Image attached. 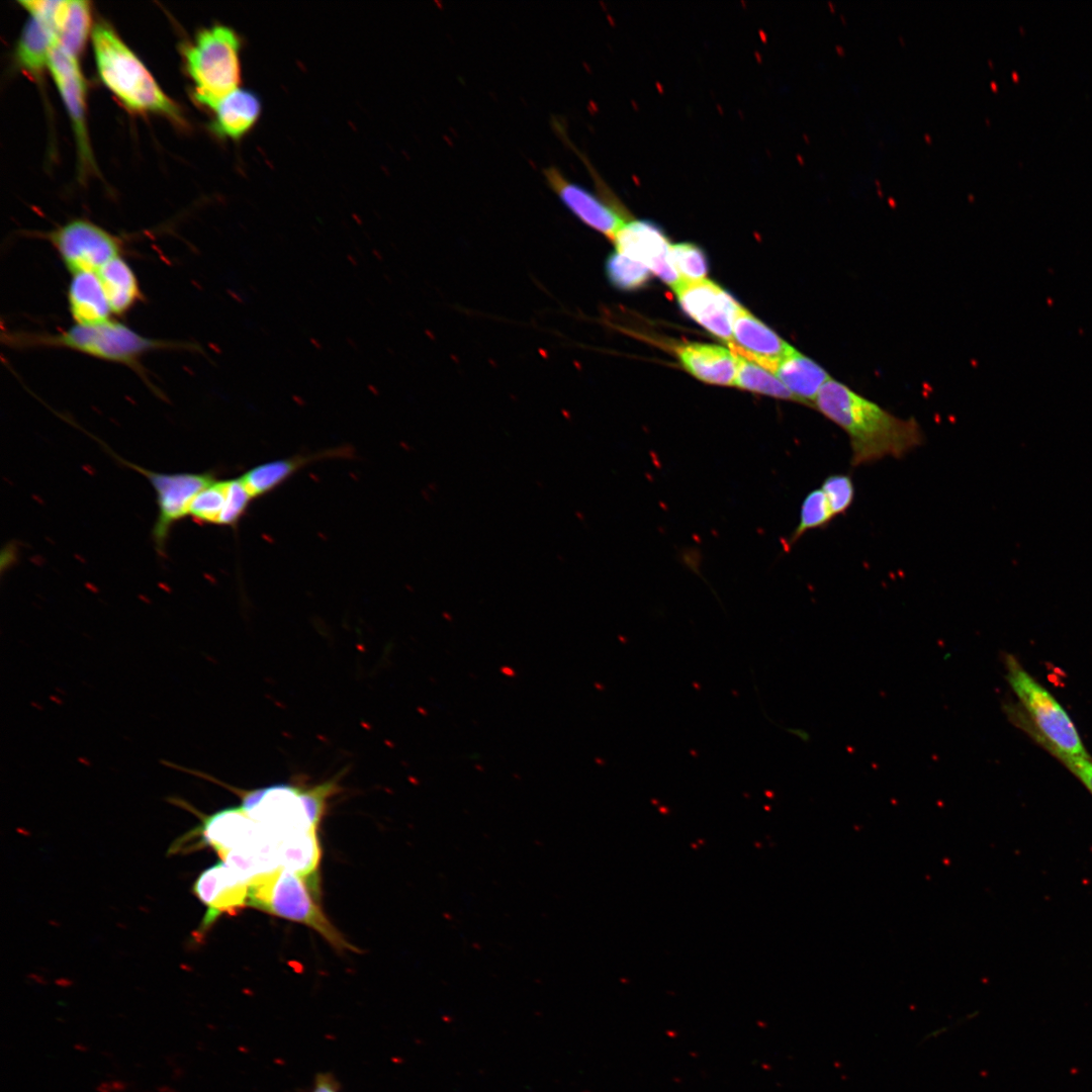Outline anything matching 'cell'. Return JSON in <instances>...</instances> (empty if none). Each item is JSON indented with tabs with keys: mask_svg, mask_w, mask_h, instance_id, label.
<instances>
[{
	"mask_svg": "<svg viewBox=\"0 0 1092 1092\" xmlns=\"http://www.w3.org/2000/svg\"><path fill=\"white\" fill-rule=\"evenodd\" d=\"M814 406L847 434L852 466L901 458L924 439L915 419L896 417L834 378L821 387Z\"/></svg>",
	"mask_w": 1092,
	"mask_h": 1092,
	"instance_id": "6da1fadb",
	"label": "cell"
},
{
	"mask_svg": "<svg viewBox=\"0 0 1092 1092\" xmlns=\"http://www.w3.org/2000/svg\"><path fill=\"white\" fill-rule=\"evenodd\" d=\"M92 48L100 80L128 109L184 123L177 104L162 90L140 58L104 21L94 24Z\"/></svg>",
	"mask_w": 1092,
	"mask_h": 1092,
	"instance_id": "7a4b0ae2",
	"label": "cell"
},
{
	"mask_svg": "<svg viewBox=\"0 0 1092 1092\" xmlns=\"http://www.w3.org/2000/svg\"><path fill=\"white\" fill-rule=\"evenodd\" d=\"M8 343L18 347H57L138 369L139 358L149 351L178 344L146 338L123 324L106 321L72 326L60 334H11Z\"/></svg>",
	"mask_w": 1092,
	"mask_h": 1092,
	"instance_id": "3957f363",
	"label": "cell"
},
{
	"mask_svg": "<svg viewBox=\"0 0 1092 1092\" xmlns=\"http://www.w3.org/2000/svg\"><path fill=\"white\" fill-rule=\"evenodd\" d=\"M241 41L229 26L215 24L199 31L184 49L187 73L195 100L213 108L238 88L241 79Z\"/></svg>",
	"mask_w": 1092,
	"mask_h": 1092,
	"instance_id": "277c9868",
	"label": "cell"
},
{
	"mask_svg": "<svg viewBox=\"0 0 1092 1092\" xmlns=\"http://www.w3.org/2000/svg\"><path fill=\"white\" fill-rule=\"evenodd\" d=\"M248 906L302 923L339 950H355L315 903L305 879L281 867L249 882Z\"/></svg>",
	"mask_w": 1092,
	"mask_h": 1092,
	"instance_id": "5b68a950",
	"label": "cell"
},
{
	"mask_svg": "<svg viewBox=\"0 0 1092 1092\" xmlns=\"http://www.w3.org/2000/svg\"><path fill=\"white\" fill-rule=\"evenodd\" d=\"M1007 680L1042 739L1058 757H1089L1070 716L1054 696L1010 654L1005 656Z\"/></svg>",
	"mask_w": 1092,
	"mask_h": 1092,
	"instance_id": "8992f818",
	"label": "cell"
},
{
	"mask_svg": "<svg viewBox=\"0 0 1092 1092\" xmlns=\"http://www.w3.org/2000/svg\"><path fill=\"white\" fill-rule=\"evenodd\" d=\"M305 785L276 784L254 790L235 791L241 807L277 842L308 831L314 826L303 799Z\"/></svg>",
	"mask_w": 1092,
	"mask_h": 1092,
	"instance_id": "52a82bcc",
	"label": "cell"
},
{
	"mask_svg": "<svg viewBox=\"0 0 1092 1092\" xmlns=\"http://www.w3.org/2000/svg\"><path fill=\"white\" fill-rule=\"evenodd\" d=\"M122 462L145 475L156 492L159 513L152 535L156 550L162 555L171 528L189 516V508L196 494L215 478L210 473L155 472L130 462Z\"/></svg>",
	"mask_w": 1092,
	"mask_h": 1092,
	"instance_id": "ba28073f",
	"label": "cell"
},
{
	"mask_svg": "<svg viewBox=\"0 0 1092 1092\" xmlns=\"http://www.w3.org/2000/svg\"><path fill=\"white\" fill-rule=\"evenodd\" d=\"M543 173L550 189L575 218L613 240L627 218L621 203L605 185L599 183L598 192H592L568 180L555 167H549Z\"/></svg>",
	"mask_w": 1092,
	"mask_h": 1092,
	"instance_id": "9c48e42d",
	"label": "cell"
},
{
	"mask_svg": "<svg viewBox=\"0 0 1092 1092\" xmlns=\"http://www.w3.org/2000/svg\"><path fill=\"white\" fill-rule=\"evenodd\" d=\"M67 269L73 274L97 271L119 256L120 242L101 226L73 219L49 234Z\"/></svg>",
	"mask_w": 1092,
	"mask_h": 1092,
	"instance_id": "30bf717a",
	"label": "cell"
},
{
	"mask_svg": "<svg viewBox=\"0 0 1092 1092\" xmlns=\"http://www.w3.org/2000/svg\"><path fill=\"white\" fill-rule=\"evenodd\" d=\"M680 308L713 336L730 344L733 324L741 305L708 279L681 281L673 288Z\"/></svg>",
	"mask_w": 1092,
	"mask_h": 1092,
	"instance_id": "8fae6325",
	"label": "cell"
},
{
	"mask_svg": "<svg viewBox=\"0 0 1092 1092\" xmlns=\"http://www.w3.org/2000/svg\"><path fill=\"white\" fill-rule=\"evenodd\" d=\"M612 241L616 252L643 264L672 289L681 282L670 261L671 244L655 223L627 219Z\"/></svg>",
	"mask_w": 1092,
	"mask_h": 1092,
	"instance_id": "7c38bea8",
	"label": "cell"
},
{
	"mask_svg": "<svg viewBox=\"0 0 1092 1092\" xmlns=\"http://www.w3.org/2000/svg\"><path fill=\"white\" fill-rule=\"evenodd\" d=\"M48 69L72 122L82 166L94 165L86 125V84L78 58L64 51L55 41L50 52Z\"/></svg>",
	"mask_w": 1092,
	"mask_h": 1092,
	"instance_id": "4fadbf2b",
	"label": "cell"
},
{
	"mask_svg": "<svg viewBox=\"0 0 1092 1092\" xmlns=\"http://www.w3.org/2000/svg\"><path fill=\"white\" fill-rule=\"evenodd\" d=\"M29 13L15 49L17 64L33 77L48 68L51 49L56 41V21L62 1H19Z\"/></svg>",
	"mask_w": 1092,
	"mask_h": 1092,
	"instance_id": "5bb4252c",
	"label": "cell"
},
{
	"mask_svg": "<svg viewBox=\"0 0 1092 1092\" xmlns=\"http://www.w3.org/2000/svg\"><path fill=\"white\" fill-rule=\"evenodd\" d=\"M193 893L206 907L201 924L204 931L220 915L235 914L248 906L249 884L224 862H220L207 868L197 877Z\"/></svg>",
	"mask_w": 1092,
	"mask_h": 1092,
	"instance_id": "9a60e30c",
	"label": "cell"
},
{
	"mask_svg": "<svg viewBox=\"0 0 1092 1092\" xmlns=\"http://www.w3.org/2000/svg\"><path fill=\"white\" fill-rule=\"evenodd\" d=\"M729 345L736 355L772 372L779 362L794 348L771 329L741 306L733 324V339Z\"/></svg>",
	"mask_w": 1092,
	"mask_h": 1092,
	"instance_id": "2e32d148",
	"label": "cell"
},
{
	"mask_svg": "<svg viewBox=\"0 0 1092 1092\" xmlns=\"http://www.w3.org/2000/svg\"><path fill=\"white\" fill-rule=\"evenodd\" d=\"M196 832L220 856L253 843L262 835L263 829L240 806L203 816Z\"/></svg>",
	"mask_w": 1092,
	"mask_h": 1092,
	"instance_id": "e0dca14e",
	"label": "cell"
},
{
	"mask_svg": "<svg viewBox=\"0 0 1092 1092\" xmlns=\"http://www.w3.org/2000/svg\"><path fill=\"white\" fill-rule=\"evenodd\" d=\"M682 367L701 381L731 386L737 375V355L724 347L705 344L687 343L675 349Z\"/></svg>",
	"mask_w": 1092,
	"mask_h": 1092,
	"instance_id": "ac0fdd59",
	"label": "cell"
},
{
	"mask_svg": "<svg viewBox=\"0 0 1092 1092\" xmlns=\"http://www.w3.org/2000/svg\"><path fill=\"white\" fill-rule=\"evenodd\" d=\"M212 109V131L221 138L237 140L256 123L261 112V102L254 92L237 88L219 100Z\"/></svg>",
	"mask_w": 1092,
	"mask_h": 1092,
	"instance_id": "d6986e66",
	"label": "cell"
},
{
	"mask_svg": "<svg viewBox=\"0 0 1092 1092\" xmlns=\"http://www.w3.org/2000/svg\"><path fill=\"white\" fill-rule=\"evenodd\" d=\"M771 373L798 402L813 406L819 390L831 378L822 366L795 349L779 362Z\"/></svg>",
	"mask_w": 1092,
	"mask_h": 1092,
	"instance_id": "ffe728a7",
	"label": "cell"
},
{
	"mask_svg": "<svg viewBox=\"0 0 1092 1092\" xmlns=\"http://www.w3.org/2000/svg\"><path fill=\"white\" fill-rule=\"evenodd\" d=\"M69 308L77 325L90 326L109 320L111 312L96 273L73 274L68 289Z\"/></svg>",
	"mask_w": 1092,
	"mask_h": 1092,
	"instance_id": "44dd1931",
	"label": "cell"
},
{
	"mask_svg": "<svg viewBox=\"0 0 1092 1092\" xmlns=\"http://www.w3.org/2000/svg\"><path fill=\"white\" fill-rule=\"evenodd\" d=\"M96 274L111 312L122 314L135 303L140 295L139 283L133 271L121 257L108 261Z\"/></svg>",
	"mask_w": 1092,
	"mask_h": 1092,
	"instance_id": "7402d4cb",
	"label": "cell"
},
{
	"mask_svg": "<svg viewBox=\"0 0 1092 1092\" xmlns=\"http://www.w3.org/2000/svg\"><path fill=\"white\" fill-rule=\"evenodd\" d=\"M90 32V3L83 0L62 1L56 21V42L78 58Z\"/></svg>",
	"mask_w": 1092,
	"mask_h": 1092,
	"instance_id": "603a6c76",
	"label": "cell"
},
{
	"mask_svg": "<svg viewBox=\"0 0 1092 1092\" xmlns=\"http://www.w3.org/2000/svg\"><path fill=\"white\" fill-rule=\"evenodd\" d=\"M279 867L304 879L313 875L321 858L316 828L278 842Z\"/></svg>",
	"mask_w": 1092,
	"mask_h": 1092,
	"instance_id": "cb8c5ba5",
	"label": "cell"
},
{
	"mask_svg": "<svg viewBox=\"0 0 1092 1092\" xmlns=\"http://www.w3.org/2000/svg\"><path fill=\"white\" fill-rule=\"evenodd\" d=\"M314 456H298L266 462L248 470L240 478L251 495L255 497L274 489L297 469L306 464L308 460H314Z\"/></svg>",
	"mask_w": 1092,
	"mask_h": 1092,
	"instance_id": "d4e9b609",
	"label": "cell"
},
{
	"mask_svg": "<svg viewBox=\"0 0 1092 1092\" xmlns=\"http://www.w3.org/2000/svg\"><path fill=\"white\" fill-rule=\"evenodd\" d=\"M738 368L735 386L767 396L794 400L795 396L770 371L737 355Z\"/></svg>",
	"mask_w": 1092,
	"mask_h": 1092,
	"instance_id": "484cf974",
	"label": "cell"
},
{
	"mask_svg": "<svg viewBox=\"0 0 1092 1092\" xmlns=\"http://www.w3.org/2000/svg\"><path fill=\"white\" fill-rule=\"evenodd\" d=\"M606 275L615 288L633 291L646 285L651 271L643 264L615 251L606 261Z\"/></svg>",
	"mask_w": 1092,
	"mask_h": 1092,
	"instance_id": "4316f807",
	"label": "cell"
},
{
	"mask_svg": "<svg viewBox=\"0 0 1092 1092\" xmlns=\"http://www.w3.org/2000/svg\"><path fill=\"white\" fill-rule=\"evenodd\" d=\"M228 480H214L196 494L189 508V516L201 524L218 525L225 508Z\"/></svg>",
	"mask_w": 1092,
	"mask_h": 1092,
	"instance_id": "83f0119b",
	"label": "cell"
},
{
	"mask_svg": "<svg viewBox=\"0 0 1092 1092\" xmlns=\"http://www.w3.org/2000/svg\"><path fill=\"white\" fill-rule=\"evenodd\" d=\"M834 515L832 514L826 495L821 488H815L807 493L803 499L800 513V522L792 533L789 543H795L805 532L827 526Z\"/></svg>",
	"mask_w": 1092,
	"mask_h": 1092,
	"instance_id": "f1b7e54d",
	"label": "cell"
},
{
	"mask_svg": "<svg viewBox=\"0 0 1092 1092\" xmlns=\"http://www.w3.org/2000/svg\"><path fill=\"white\" fill-rule=\"evenodd\" d=\"M669 257L673 268L681 281H697L706 278L708 262L704 252L691 243H678L670 246Z\"/></svg>",
	"mask_w": 1092,
	"mask_h": 1092,
	"instance_id": "f546056e",
	"label": "cell"
},
{
	"mask_svg": "<svg viewBox=\"0 0 1092 1092\" xmlns=\"http://www.w3.org/2000/svg\"><path fill=\"white\" fill-rule=\"evenodd\" d=\"M821 489L826 495L830 510L834 517L845 513L854 499V485L851 477L847 474H831L827 476Z\"/></svg>",
	"mask_w": 1092,
	"mask_h": 1092,
	"instance_id": "4dcf8cb0",
	"label": "cell"
},
{
	"mask_svg": "<svg viewBox=\"0 0 1092 1092\" xmlns=\"http://www.w3.org/2000/svg\"><path fill=\"white\" fill-rule=\"evenodd\" d=\"M253 496L241 478L228 479L226 504L219 518L218 525H235L243 516Z\"/></svg>",
	"mask_w": 1092,
	"mask_h": 1092,
	"instance_id": "1f68e13d",
	"label": "cell"
},
{
	"mask_svg": "<svg viewBox=\"0 0 1092 1092\" xmlns=\"http://www.w3.org/2000/svg\"><path fill=\"white\" fill-rule=\"evenodd\" d=\"M1059 758L1092 793V760L1090 757L1061 756Z\"/></svg>",
	"mask_w": 1092,
	"mask_h": 1092,
	"instance_id": "d6a6232c",
	"label": "cell"
},
{
	"mask_svg": "<svg viewBox=\"0 0 1092 1092\" xmlns=\"http://www.w3.org/2000/svg\"><path fill=\"white\" fill-rule=\"evenodd\" d=\"M312 1092H339V1086L333 1076L322 1074L316 1077Z\"/></svg>",
	"mask_w": 1092,
	"mask_h": 1092,
	"instance_id": "836d02e7",
	"label": "cell"
},
{
	"mask_svg": "<svg viewBox=\"0 0 1092 1092\" xmlns=\"http://www.w3.org/2000/svg\"><path fill=\"white\" fill-rule=\"evenodd\" d=\"M109 1084L114 1092H123L127 1089L128 1084L120 1080L109 1081Z\"/></svg>",
	"mask_w": 1092,
	"mask_h": 1092,
	"instance_id": "e575fe53",
	"label": "cell"
},
{
	"mask_svg": "<svg viewBox=\"0 0 1092 1092\" xmlns=\"http://www.w3.org/2000/svg\"><path fill=\"white\" fill-rule=\"evenodd\" d=\"M97 1092H114L109 1082H102L96 1087Z\"/></svg>",
	"mask_w": 1092,
	"mask_h": 1092,
	"instance_id": "d590c367",
	"label": "cell"
},
{
	"mask_svg": "<svg viewBox=\"0 0 1092 1092\" xmlns=\"http://www.w3.org/2000/svg\"><path fill=\"white\" fill-rule=\"evenodd\" d=\"M157 1091H158V1092H179V1091H177L176 1089H174V1088H172V1087H170V1086H168V1085H161V1086H159V1087L157 1088Z\"/></svg>",
	"mask_w": 1092,
	"mask_h": 1092,
	"instance_id": "8d00e7d4",
	"label": "cell"
},
{
	"mask_svg": "<svg viewBox=\"0 0 1092 1092\" xmlns=\"http://www.w3.org/2000/svg\"><path fill=\"white\" fill-rule=\"evenodd\" d=\"M74 1049L76 1051L82 1052V1053H86L89 1050L87 1045H85L84 1043H80V1042L75 1043Z\"/></svg>",
	"mask_w": 1092,
	"mask_h": 1092,
	"instance_id": "74e56055",
	"label": "cell"
},
{
	"mask_svg": "<svg viewBox=\"0 0 1092 1092\" xmlns=\"http://www.w3.org/2000/svg\"><path fill=\"white\" fill-rule=\"evenodd\" d=\"M183 1075H184V1070L182 1068H175L174 1069L173 1077L175 1079H180Z\"/></svg>",
	"mask_w": 1092,
	"mask_h": 1092,
	"instance_id": "f35d334b",
	"label": "cell"
}]
</instances>
